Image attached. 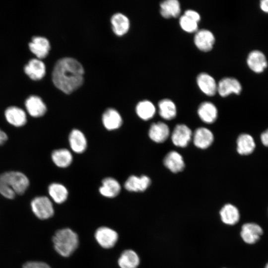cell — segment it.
Returning <instances> with one entry per match:
<instances>
[{
    "label": "cell",
    "mask_w": 268,
    "mask_h": 268,
    "mask_svg": "<svg viewBox=\"0 0 268 268\" xmlns=\"http://www.w3.org/2000/svg\"><path fill=\"white\" fill-rule=\"evenodd\" d=\"M83 73V67L77 60L64 57L56 62L52 72V80L57 88L69 94L82 84Z\"/></svg>",
    "instance_id": "obj_1"
},
{
    "label": "cell",
    "mask_w": 268,
    "mask_h": 268,
    "mask_svg": "<svg viewBox=\"0 0 268 268\" xmlns=\"http://www.w3.org/2000/svg\"><path fill=\"white\" fill-rule=\"evenodd\" d=\"M28 177L19 171H7L0 175V194L8 199L23 195L29 186Z\"/></svg>",
    "instance_id": "obj_2"
},
{
    "label": "cell",
    "mask_w": 268,
    "mask_h": 268,
    "mask_svg": "<svg viewBox=\"0 0 268 268\" xmlns=\"http://www.w3.org/2000/svg\"><path fill=\"white\" fill-rule=\"evenodd\" d=\"M53 242L55 250L60 255L68 257L78 248L79 238L72 229L65 228L55 232L53 237Z\"/></svg>",
    "instance_id": "obj_3"
},
{
    "label": "cell",
    "mask_w": 268,
    "mask_h": 268,
    "mask_svg": "<svg viewBox=\"0 0 268 268\" xmlns=\"http://www.w3.org/2000/svg\"><path fill=\"white\" fill-rule=\"evenodd\" d=\"M31 207L35 215L40 219L52 217L54 214L53 205L51 200L45 196L34 198L31 202Z\"/></svg>",
    "instance_id": "obj_4"
},
{
    "label": "cell",
    "mask_w": 268,
    "mask_h": 268,
    "mask_svg": "<svg viewBox=\"0 0 268 268\" xmlns=\"http://www.w3.org/2000/svg\"><path fill=\"white\" fill-rule=\"evenodd\" d=\"M94 237L98 244L104 249L113 247L119 238L116 231L106 226L99 227L95 232Z\"/></svg>",
    "instance_id": "obj_5"
},
{
    "label": "cell",
    "mask_w": 268,
    "mask_h": 268,
    "mask_svg": "<svg viewBox=\"0 0 268 268\" xmlns=\"http://www.w3.org/2000/svg\"><path fill=\"white\" fill-rule=\"evenodd\" d=\"M191 130L184 124L177 125L172 133L171 139L173 144L178 147L186 146L191 139Z\"/></svg>",
    "instance_id": "obj_6"
},
{
    "label": "cell",
    "mask_w": 268,
    "mask_h": 268,
    "mask_svg": "<svg viewBox=\"0 0 268 268\" xmlns=\"http://www.w3.org/2000/svg\"><path fill=\"white\" fill-rule=\"evenodd\" d=\"M263 233L261 227L255 223H247L242 226L240 235L246 243L253 244L256 243Z\"/></svg>",
    "instance_id": "obj_7"
},
{
    "label": "cell",
    "mask_w": 268,
    "mask_h": 268,
    "mask_svg": "<svg viewBox=\"0 0 268 268\" xmlns=\"http://www.w3.org/2000/svg\"><path fill=\"white\" fill-rule=\"evenodd\" d=\"M215 38L212 33L206 29L197 31L194 37L196 46L201 51H210L214 44Z\"/></svg>",
    "instance_id": "obj_8"
},
{
    "label": "cell",
    "mask_w": 268,
    "mask_h": 268,
    "mask_svg": "<svg viewBox=\"0 0 268 268\" xmlns=\"http://www.w3.org/2000/svg\"><path fill=\"white\" fill-rule=\"evenodd\" d=\"M217 91L222 97H226L232 93L239 94L242 91V86L236 78L225 77L219 82Z\"/></svg>",
    "instance_id": "obj_9"
},
{
    "label": "cell",
    "mask_w": 268,
    "mask_h": 268,
    "mask_svg": "<svg viewBox=\"0 0 268 268\" xmlns=\"http://www.w3.org/2000/svg\"><path fill=\"white\" fill-rule=\"evenodd\" d=\"M247 64L253 71L257 73L264 71L268 66L265 55L259 50L252 51L249 54Z\"/></svg>",
    "instance_id": "obj_10"
},
{
    "label": "cell",
    "mask_w": 268,
    "mask_h": 268,
    "mask_svg": "<svg viewBox=\"0 0 268 268\" xmlns=\"http://www.w3.org/2000/svg\"><path fill=\"white\" fill-rule=\"evenodd\" d=\"M4 116L9 124L16 127H22L27 123L25 111L16 106L8 107L4 112Z\"/></svg>",
    "instance_id": "obj_11"
},
{
    "label": "cell",
    "mask_w": 268,
    "mask_h": 268,
    "mask_svg": "<svg viewBox=\"0 0 268 268\" xmlns=\"http://www.w3.org/2000/svg\"><path fill=\"white\" fill-rule=\"evenodd\" d=\"M25 106L29 114L34 118L43 116L47 111L45 104L37 95L29 96L25 102Z\"/></svg>",
    "instance_id": "obj_12"
},
{
    "label": "cell",
    "mask_w": 268,
    "mask_h": 268,
    "mask_svg": "<svg viewBox=\"0 0 268 268\" xmlns=\"http://www.w3.org/2000/svg\"><path fill=\"white\" fill-rule=\"evenodd\" d=\"M29 47L31 52L39 59L46 57L50 49L48 40L41 36H35L29 43Z\"/></svg>",
    "instance_id": "obj_13"
},
{
    "label": "cell",
    "mask_w": 268,
    "mask_h": 268,
    "mask_svg": "<svg viewBox=\"0 0 268 268\" xmlns=\"http://www.w3.org/2000/svg\"><path fill=\"white\" fill-rule=\"evenodd\" d=\"M24 72L33 80L42 79L46 73V67L44 63L40 59H32L24 67Z\"/></svg>",
    "instance_id": "obj_14"
},
{
    "label": "cell",
    "mask_w": 268,
    "mask_h": 268,
    "mask_svg": "<svg viewBox=\"0 0 268 268\" xmlns=\"http://www.w3.org/2000/svg\"><path fill=\"white\" fill-rule=\"evenodd\" d=\"M213 134L211 131L203 127L198 128L193 134L195 145L201 149L208 147L213 142Z\"/></svg>",
    "instance_id": "obj_15"
},
{
    "label": "cell",
    "mask_w": 268,
    "mask_h": 268,
    "mask_svg": "<svg viewBox=\"0 0 268 268\" xmlns=\"http://www.w3.org/2000/svg\"><path fill=\"white\" fill-rule=\"evenodd\" d=\"M151 183L150 178L145 175L137 177L131 176L125 183V189L130 192H140L144 191Z\"/></svg>",
    "instance_id": "obj_16"
},
{
    "label": "cell",
    "mask_w": 268,
    "mask_h": 268,
    "mask_svg": "<svg viewBox=\"0 0 268 268\" xmlns=\"http://www.w3.org/2000/svg\"><path fill=\"white\" fill-rule=\"evenodd\" d=\"M197 84L205 95L213 96L217 91V85L215 79L209 74L202 72L197 78Z\"/></svg>",
    "instance_id": "obj_17"
},
{
    "label": "cell",
    "mask_w": 268,
    "mask_h": 268,
    "mask_svg": "<svg viewBox=\"0 0 268 268\" xmlns=\"http://www.w3.org/2000/svg\"><path fill=\"white\" fill-rule=\"evenodd\" d=\"M169 134L170 130L168 126L161 122L152 124L148 132L150 138L157 143L165 141L168 137Z\"/></svg>",
    "instance_id": "obj_18"
},
{
    "label": "cell",
    "mask_w": 268,
    "mask_h": 268,
    "mask_svg": "<svg viewBox=\"0 0 268 268\" xmlns=\"http://www.w3.org/2000/svg\"><path fill=\"white\" fill-rule=\"evenodd\" d=\"M102 122L108 130H114L119 128L123 123L119 113L113 108L107 109L102 116Z\"/></svg>",
    "instance_id": "obj_19"
},
{
    "label": "cell",
    "mask_w": 268,
    "mask_h": 268,
    "mask_svg": "<svg viewBox=\"0 0 268 268\" xmlns=\"http://www.w3.org/2000/svg\"><path fill=\"white\" fill-rule=\"evenodd\" d=\"M166 168L173 173H177L183 170L185 163L181 155L175 151L168 153L163 160Z\"/></svg>",
    "instance_id": "obj_20"
},
{
    "label": "cell",
    "mask_w": 268,
    "mask_h": 268,
    "mask_svg": "<svg viewBox=\"0 0 268 268\" xmlns=\"http://www.w3.org/2000/svg\"><path fill=\"white\" fill-rule=\"evenodd\" d=\"M198 113L200 119L204 123L211 124L217 117L218 112L215 106L210 102H204L199 107Z\"/></svg>",
    "instance_id": "obj_21"
},
{
    "label": "cell",
    "mask_w": 268,
    "mask_h": 268,
    "mask_svg": "<svg viewBox=\"0 0 268 268\" xmlns=\"http://www.w3.org/2000/svg\"><path fill=\"white\" fill-rule=\"evenodd\" d=\"M69 145L72 150L77 153H81L87 147V140L84 134L79 130L74 129L69 135Z\"/></svg>",
    "instance_id": "obj_22"
},
{
    "label": "cell",
    "mask_w": 268,
    "mask_h": 268,
    "mask_svg": "<svg viewBox=\"0 0 268 268\" xmlns=\"http://www.w3.org/2000/svg\"><path fill=\"white\" fill-rule=\"evenodd\" d=\"M139 262V256L135 251L131 249L123 251L118 260L120 268H137Z\"/></svg>",
    "instance_id": "obj_23"
},
{
    "label": "cell",
    "mask_w": 268,
    "mask_h": 268,
    "mask_svg": "<svg viewBox=\"0 0 268 268\" xmlns=\"http://www.w3.org/2000/svg\"><path fill=\"white\" fill-rule=\"evenodd\" d=\"M121 191L119 183L115 179L108 177L102 182V186L99 188L100 193L104 197L113 198L116 197Z\"/></svg>",
    "instance_id": "obj_24"
},
{
    "label": "cell",
    "mask_w": 268,
    "mask_h": 268,
    "mask_svg": "<svg viewBox=\"0 0 268 268\" xmlns=\"http://www.w3.org/2000/svg\"><path fill=\"white\" fill-rule=\"evenodd\" d=\"M219 213L222 221L226 224L233 225L239 221L240 218L239 210L232 204L228 203L224 205Z\"/></svg>",
    "instance_id": "obj_25"
},
{
    "label": "cell",
    "mask_w": 268,
    "mask_h": 268,
    "mask_svg": "<svg viewBox=\"0 0 268 268\" xmlns=\"http://www.w3.org/2000/svg\"><path fill=\"white\" fill-rule=\"evenodd\" d=\"M237 151L241 155L251 154L256 147L253 137L247 134H241L237 139Z\"/></svg>",
    "instance_id": "obj_26"
},
{
    "label": "cell",
    "mask_w": 268,
    "mask_h": 268,
    "mask_svg": "<svg viewBox=\"0 0 268 268\" xmlns=\"http://www.w3.org/2000/svg\"><path fill=\"white\" fill-rule=\"evenodd\" d=\"M112 29L114 33L119 36L126 33L130 27L129 18L124 14L117 12L113 14L111 19Z\"/></svg>",
    "instance_id": "obj_27"
},
{
    "label": "cell",
    "mask_w": 268,
    "mask_h": 268,
    "mask_svg": "<svg viewBox=\"0 0 268 268\" xmlns=\"http://www.w3.org/2000/svg\"><path fill=\"white\" fill-rule=\"evenodd\" d=\"M160 14L165 18L177 17L181 12L179 2L177 0H166L160 3Z\"/></svg>",
    "instance_id": "obj_28"
},
{
    "label": "cell",
    "mask_w": 268,
    "mask_h": 268,
    "mask_svg": "<svg viewBox=\"0 0 268 268\" xmlns=\"http://www.w3.org/2000/svg\"><path fill=\"white\" fill-rule=\"evenodd\" d=\"M53 162L58 167L65 168L68 166L72 160V156L69 150L62 148L55 150L52 153Z\"/></svg>",
    "instance_id": "obj_29"
},
{
    "label": "cell",
    "mask_w": 268,
    "mask_h": 268,
    "mask_svg": "<svg viewBox=\"0 0 268 268\" xmlns=\"http://www.w3.org/2000/svg\"><path fill=\"white\" fill-rule=\"evenodd\" d=\"M159 113L165 120H170L175 117L177 113L175 103L170 99H164L158 103Z\"/></svg>",
    "instance_id": "obj_30"
},
{
    "label": "cell",
    "mask_w": 268,
    "mask_h": 268,
    "mask_svg": "<svg viewBox=\"0 0 268 268\" xmlns=\"http://www.w3.org/2000/svg\"><path fill=\"white\" fill-rule=\"evenodd\" d=\"M48 193L52 199L59 204L65 202L68 196L67 188L59 183L51 184L48 187Z\"/></svg>",
    "instance_id": "obj_31"
},
{
    "label": "cell",
    "mask_w": 268,
    "mask_h": 268,
    "mask_svg": "<svg viewBox=\"0 0 268 268\" xmlns=\"http://www.w3.org/2000/svg\"><path fill=\"white\" fill-rule=\"evenodd\" d=\"M136 112L140 118L148 120L154 116L155 107L153 103L148 100L141 101L136 106Z\"/></svg>",
    "instance_id": "obj_32"
},
{
    "label": "cell",
    "mask_w": 268,
    "mask_h": 268,
    "mask_svg": "<svg viewBox=\"0 0 268 268\" xmlns=\"http://www.w3.org/2000/svg\"><path fill=\"white\" fill-rule=\"evenodd\" d=\"M179 23L182 29L187 32L193 33L197 31L198 22L184 14L180 17Z\"/></svg>",
    "instance_id": "obj_33"
},
{
    "label": "cell",
    "mask_w": 268,
    "mask_h": 268,
    "mask_svg": "<svg viewBox=\"0 0 268 268\" xmlns=\"http://www.w3.org/2000/svg\"><path fill=\"white\" fill-rule=\"evenodd\" d=\"M22 268H51L47 264L42 262L30 261L25 263Z\"/></svg>",
    "instance_id": "obj_34"
},
{
    "label": "cell",
    "mask_w": 268,
    "mask_h": 268,
    "mask_svg": "<svg viewBox=\"0 0 268 268\" xmlns=\"http://www.w3.org/2000/svg\"><path fill=\"white\" fill-rule=\"evenodd\" d=\"M184 15L198 23L201 19V16L199 13L194 10H187L185 11Z\"/></svg>",
    "instance_id": "obj_35"
},
{
    "label": "cell",
    "mask_w": 268,
    "mask_h": 268,
    "mask_svg": "<svg viewBox=\"0 0 268 268\" xmlns=\"http://www.w3.org/2000/svg\"><path fill=\"white\" fill-rule=\"evenodd\" d=\"M261 140L265 146L268 147V129L262 133Z\"/></svg>",
    "instance_id": "obj_36"
},
{
    "label": "cell",
    "mask_w": 268,
    "mask_h": 268,
    "mask_svg": "<svg viewBox=\"0 0 268 268\" xmlns=\"http://www.w3.org/2000/svg\"><path fill=\"white\" fill-rule=\"evenodd\" d=\"M260 7L261 10L268 13V0H262L260 1Z\"/></svg>",
    "instance_id": "obj_37"
},
{
    "label": "cell",
    "mask_w": 268,
    "mask_h": 268,
    "mask_svg": "<svg viewBox=\"0 0 268 268\" xmlns=\"http://www.w3.org/2000/svg\"><path fill=\"white\" fill-rule=\"evenodd\" d=\"M8 139L7 134L0 129V146L3 144Z\"/></svg>",
    "instance_id": "obj_38"
},
{
    "label": "cell",
    "mask_w": 268,
    "mask_h": 268,
    "mask_svg": "<svg viewBox=\"0 0 268 268\" xmlns=\"http://www.w3.org/2000/svg\"><path fill=\"white\" fill-rule=\"evenodd\" d=\"M265 268H268V263L267 264Z\"/></svg>",
    "instance_id": "obj_39"
}]
</instances>
